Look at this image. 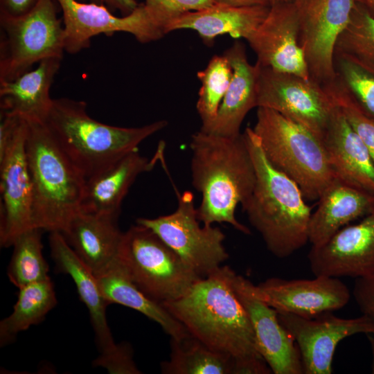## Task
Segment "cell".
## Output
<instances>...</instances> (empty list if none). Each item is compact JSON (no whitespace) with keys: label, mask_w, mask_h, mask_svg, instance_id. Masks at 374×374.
I'll use <instances>...</instances> for the list:
<instances>
[{"label":"cell","mask_w":374,"mask_h":374,"mask_svg":"<svg viewBox=\"0 0 374 374\" xmlns=\"http://www.w3.org/2000/svg\"><path fill=\"white\" fill-rule=\"evenodd\" d=\"M192 184L201 195L197 218L204 225L227 223L244 234L249 229L235 210L251 194L254 164L242 134L229 137L199 130L190 139Z\"/></svg>","instance_id":"cell-1"},{"label":"cell","mask_w":374,"mask_h":374,"mask_svg":"<svg viewBox=\"0 0 374 374\" xmlns=\"http://www.w3.org/2000/svg\"><path fill=\"white\" fill-rule=\"evenodd\" d=\"M234 272L229 266H221L200 278L182 296L161 305L209 348L234 358L263 359L233 287Z\"/></svg>","instance_id":"cell-2"},{"label":"cell","mask_w":374,"mask_h":374,"mask_svg":"<svg viewBox=\"0 0 374 374\" xmlns=\"http://www.w3.org/2000/svg\"><path fill=\"white\" fill-rule=\"evenodd\" d=\"M243 134L256 183L242 209L267 249L278 258H287L309 242L311 207L298 184L268 161L253 129L247 127Z\"/></svg>","instance_id":"cell-3"},{"label":"cell","mask_w":374,"mask_h":374,"mask_svg":"<svg viewBox=\"0 0 374 374\" xmlns=\"http://www.w3.org/2000/svg\"><path fill=\"white\" fill-rule=\"evenodd\" d=\"M27 121L26 153L33 228L62 233L81 211L86 179L43 121Z\"/></svg>","instance_id":"cell-4"},{"label":"cell","mask_w":374,"mask_h":374,"mask_svg":"<svg viewBox=\"0 0 374 374\" xmlns=\"http://www.w3.org/2000/svg\"><path fill=\"white\" fill-rule=\"evenodd\" d=\"M57 142L85 179L165 128L166 120L134 127L113 126L90 117L83 101L66 98L53 100L45 120Z\"/></svg>","instance_id":"cell-5"},{"label":"cell","mask_w":374,"mask_h":374,"mask_svg":"<svg viewBox=\"0 0 374 374\" xmlns=\"http://www.w3.org/2000/svg\"><path fill=\"white\" fill-rule=\"evenodd\" d=\"M257 108L252 129L268 161L298 184L305 199H319L335 178L322 140L274 110Z\"/></svg>","instance_id":"cell-6"},{"label":"cell","mask_w":374,"mask_h":374,"mask_svg":"<svg viewBox=\"0 0 374 374\" xmlns=\"http://www.w3.org/2000/svg\"><path fill=\"white\" fill-rule=\"evenodd\" d=\"M117 257L138 287L161 304L182 296L203 278L151 229L138 224L123 233Z\"/></svg>","instance_id":"cell-7"},{"label":"cell","mask_w":374,"mask_h":374,"mask_svg":"<svg viewBox=\"0 0 374 374\" xmlns=\"http://www.w3.org/2000/svg\"><path fill=\"white\" fill-rule=\"evenodd\" d=\"M55 2L39 0L25 15L0 16V81L12 80L44 59H62L64 26Z\"/></svg>","instance_id":"cell-8"},{"label":"cell","mask_w":374,"mask_h":374,"mask_svg":"<svg viewBox=\"0 0 374 374\" xmlns=\"http://www.w3.org/2000/svg\"><path fill=\"white\" fill-rule=\"evenodd\" d=\"M176 210L154 218L140 217L136 224L151 229L199 276L211 274L228 259L225 235L217 226L200 225L193 194L179 193Z\"/></svg>","instance_id":"cell-9"},{"label":"cell","mask_w":374,"mask_h":374,"mask_svg":"<svg viewBox=\"0 0 374 374\" xmlns=\"http://www.w3.org/2000/svg\"><path fill=\"white\" fill-rule=\"evenodd\" d=\"M256 107L271 109L308 128L321 140L335 104L320 83L258 63Z\"/></svg>","instance_id":"cell-10"},{"label":"cell","mask_w":374,"mask_h":374,"mask_svg":"<svg viewBox=\"0 0 374 374\" xmlns=\"http://www.w3.org/2000/svg\"><path fill=\"white\" fill-rule=\"evenodd\" d=\"M63 15L64 51L75 54L87 48L91 38L117 32L132 35L141 43L158 40L166 34L144 4L130 14L117 17L106 6L77 0H55Z\"/></svg>","instance_id":"cell-11"},{"label":"cell","mask_w":374,"mask_h":374,"mask_svg":"<svg viewBox=\"0 0 374 374\" xmlns=\"http://www.w3.org/2000/svg\"><path fill=\"white\" fill-rule=\"evenodd\" d=\"M357 1H295L299 10V44L310 78L321 84L336 77V43L350 20Z\"/></svg>","instance_id":"cell-12"},{"label":"cell","mask_w":374,"mask_h":374,"mask_svg":"<svg viewBox=\"0 0 374 374\" xmlns=\"http://www.w3.org/2000/svg\"><path fill=\"white\" fill-rule=\"evenodd\" d=\"M27 121L21 118L12 137L0 150V244L12 246L15 240L33 228V191L28 171L26 139Z\"/></svg>","instance_id":"cell-13"},{"label":"cell","mask_w":374,"mask_h":374,"mask_svg":"<svg viewBox=\"0 0 374 374\" xmlns=\"http://www.w3.org/2000/svg\"><path fill=\"white\" fill-rule=\"evenodd\" d=\"M49 244L57 267L71 276L80 300L88 309L100 353L94 364L107 369L123 366L129 358L132 348L129 344H116L114 340L106 317L109 303L101 293L96 276L78 257L61 232H51Z\"/></svg>","instance_id":"cell-14"},{"label":"cell","mask_w":374,"mask_h":374,"mask_svg":"<svg viewBox=\"0 0 374 374\" xmlns=\"http://www.w3.org/2000/svg\"><path fill=\"white\" fill-rule=\"evenodd\" d=\"M278 316L297 346L305 374L332 373L334 353L341 340L359 333L374 332L373 323L364 315L342 319L327 312L308 319L278 312Z\"/></svg>","instance_id":"cell-15"},{"label":"cell","mask_w":374,"mask_h":374,"mask_svg":"<svg viewBox=\"0 0 374 374\" xmlns=\"http://www.w3.org/2000/svg\"><path fill=\"white\" fill-rule=\"evenodd\" d=\"M299 26L294 0L271 3L265 19L247 40L256 55V63L310 79L299 44Z\"/></svg>","instance_id":"cell-16"},{"label":"cell","mask_w":374,"mask_h":374,"mask_svg":"<svg viewBox=\"0 0 374 374\" xmlns=\"http://www.w3.org/2000/svg\"><path fill=\"white\" fill-rule=\"evenodd\" d=\"M233 285L251 322L259 353L274 374H302L297 346L277 311L258 296L249 280L233 273Z\"/></svg>","instance_id":"cell-17"},{"label":"cell","mask_w":374,"mask_h":374,"mask_svg":"<svg viewBox=\"0 0 374 374\" xmlns=\"http://www.w3.org/2000/svg\"><path fill=\"white\" fill-rule=\"evenodd\" d=\"M254 288L278 312L308 319L339 310L350 298L349 289L339 278L327 276H315L310 280L269 278Z\"/></svg>","instance_id":"cell-18"},{"label":"cell","mask_w":374,"mask_h":374,"mask_svg":"<svg viewBox=\"0 0 374 374\" xmlns=\"http://www.w3.org/2000/svg\"><path fill=\"white\" fill-rule=\"evenodd\" d=\"M314 276L359 278L374 275V211L344 226L308 255Z\"/></svg>","instance_id":"cell-19"},{"label":"cell","mask_w":374,"mask_h":374,"mask_svg":"<svg viewBox=\"0 0 374 374\" xmlns=\"http://www.w3.org/2000/svg\"><path fill=\"white\" fill-rule=\"evenodd\" d=\"M164 147V143L160 144L152 158L138 150L130 152L86 179L81 211L118 217L122 202L138 176L163 161Z\"/></svg>","instance_id":"cell-20"},{"label":"cell","mask_w":374,"mask_h":374,"mask_svg":"<svg viewBox=\"0 0 374 374\" xmlns=\"http://www.w3.org/2000/svg\"><path fill=\"white\" fill-rule=\"evenodd\" d=\"M322 141L335 177L374 194V162L362 140L335 105Z\"/></svg>","instance_id":"cell-21"},{"label":"cell","mask_w":374,"mask_h":374,"mask_svg":"<svg viewBox=\"0 0 374 374\" xmlns=\"http://www.w3.org/2000/svg\"><path fill=\"white\" fill-rule=\"evenodd\" d=\"M118 217L80 211L62 233L94 275L117 258L123 235L117 224Z\"/></svg>","instance_id":"cell-22"},{"label":"cell","mask_w":374,"mask_h":374,"mask_svg":"<svg viewBox=\"0 0 374 374\" xmlns=\"http://www.w3.org/2000/svg\"><path fill=\"white\" fill-rule=\"evenodd\" d=\"M318 200L309 223V242L313 247L321 245L350 222L374 211V194L336 177Z\"/></svg>","instance_id":"cell-23"},{"label":"cell","mask_w":374,"mask_h":374,"mask_svg":"<svg viewBox=\"0 0 374 374\" xmlns=\"http://www.w3.org/2000/svg\"><path fill=\"white\" fill-rule=\"evenodd\" d=\"M269 7L270 5L235 7L213 3L172 19L166 25L165 32L167 34L173 30L190 29L196 31L207 44L224 34L247 40L263 21Z\"/></svg>","instance_id":"cell-24"},{"label":"cell","mask_w":374,"mask_h":374,"mask_svg":"<svg viewBox=\"0 0 374 374\" xmlns=\"http://www.w3.org/2000/svg\"><path fill=\"white\" fill-rule=\"evenodd\" d=\"M223 54L231 64L233 75L217 116L206 132L233 137L241 134L245 116L256 107L258 65L249 62L240 42H235Z\"/></svg>","instance_id":"cell-25"},{"label":"cell","mask_w":374,"mask_h":374,"mask_svg":"<svg viewBox=\"0 0 374 374\" xmlns=\"http://www.w3.org/2000/svg\"><path fill=\"white\" fill-rule=\"evenodd\" d=\"M62 58L44 59L10 80L0 81L1 112L28 121L44 122L52 106L50 89Z\"/></svg>","instance_id":"cell-26"},{"label":"cell","mask_w":374,"mask_h":374,"mask_svg":"<svg viewBox=\"0 0 374 374\" xmlns=\"http://www.w3.org/2000/svg\"><path fill=\"white\" fill-rule=\"evenodd\" d=\"M98 286L109 304L116 303L132 308L157 323L171 339H178L189 332L159 303L143 293L134 283L117 258L95 275Z\"/></svg>","instance_id":"cell-27"},{"label":"cell","mask_w":374,"mask_h":374,"mask_svg":"<svg viewBox=\"0 0 374 374\" xmlns=\"http://www.w3.org/2000/svg\"><path fill=\"white\" fill-rule=\"evenodd\" d=\"M169 359L161 364L163 374H232L233 357L216 351L190 333L171 339Z\"/></svg>","instance_id":"cell-28"},{"label":"cell","mask_w":374,"mask_h":374,"mask_svg":"<svg viewBox=\"0 0 374 374\" xmlns=\"http://www.w3.org/2000/svg\"><path fill=\"white\" fill-rule=\"evenodd\" d=\"M12 313L0 322V345L14 341L17 335L40 323L56 305L53 283L50 278L19 289Z\"/></svg>","instance_id":"cell-29"},{"label":"cell","mask_w":374,"mask_h":374,"mask_svg":"<svg viewBox=\"0 0 374 374\" xmlns=\"http://www.w3.org/2000/svg\"><path fill=\"white\" fill-rule=\"evenodd\" d=\"M42 231L32 228L14 242L8 267L10 281L19 289L50 278L48 265L43 256Z\"/></svg>","instance_id":"cell-30"},{"label":"cell","mask_w":374,"mask_h":374,"mask_svg":"<svg viewBox=\"0 0 374 374\" xmlns=\"http://www.w3.org/2000/svg\"><path fill=\"white\" fill-rule=\"evenodd\" d=\"M232 75V67L224 54L213 55L207 66L197 72L201 87L196 109L202 123L200 130L206 132L213 124Z\"/></svg>","instance_id":"cell-31"},{"label":"cell","mask_w":374,"mask_h":374,"mask_svg":"<svg viewBox=\"0 0 374 374\" xmlns=\"http://www.w3.org/2000/svg\"><path fill=\"white\" fill-rule=\"evenodd\" d=\"M335 53L374 70V15L357 3L348 26L337 41Z\"/></svg>","instance_id":"cell-32"},{"label":"cell","mask_w":374,"mask_h":374,"mask_svg":"<svg viewBox=\"0 0 374 374\" xmlns=\"http://www.w3.org/2000/svg\"><path fill=\"white\" fill-rule=\"evenodd\" d=\"M336 78L362 109L374 118V70L341 54H335Z\"/></svg>","instance_id":"cell-33"},{"label":"cell","mask_w":374,"mask_h":374,"mask_svg":"<svg viewBox=\"0 0 374 374\" xmlns=\"http://www.w3.org/2000/svg\"><path fill=\"white\" fill-rule=\"evenodd\" d=\"M368 149L374 162V118L366 114L335 77L322 84Z\"/></svg>","instance_id":"cell-34"},{"label":"cell","mask_w":374,"mask_h":374,"mask_svg":"<svg viewBox=\"0 0 374 374\" xmlns=\"http://www.w3.org/2000/svg\"><path fill=\"white\" fill-rule=\"evenodd\" d=\"M152 19L163 28L172 19L190 11L213 4V0H145L143 3Z\"/></svg>","instance_id":"cell-35"},{"label":"cell","mask_w":374,"mask_h":374,"mask_svg":"<svg viewBox=\"0 0 374 374\" xmlns=\"http://www.w3.org/2000/svg\"><path fill=\"white\" fill-rule=\"evenodd\" d=\"M353 295L362 315L368 317L374 326V275L356 278ZM368 335L373 354L371 371L374 373V332Z\"/></svg>","instance_id":"cell-36"},{"label":"cell","mask_w":374,"mask_h":374,"mask_svg":"<svg viewBox=\"0 0 374 374\" xmlns=\"http://www.w3.org/2000/svg\"><path fill=\"white\" fill-rule=\"evenodd\" d=\"M39 0H0V16L19 17L30 12Z\"/></svg>","instance_id":"cell-37"},{"label":"cell","mask_w":374,"mask_h":374,"mask_svg":"<svg viewBox=\"0 0 374 374\" xmlns=\"http://www.w3.org/2000/svg\"><path fill=\"white\" fill-rule=\"evenodd\" d=\"M82 2L103 5L112 10H118L124 15L133 12L139 4L136 0H81Z\"/></svg>","instance_id":"cell-38"},{"label":"cell","mask_w":374,"mask_h":374,"mask_svg":"<svg viewBox=\"0 0 374 374\" xmlns=\"http://www.w3.org/2000/svg\"><path fill=\"white\" fill-rule=\"evenodd\" d=\"M213 3L235 7L251 6L257 5H270L269 0H213Z\"/></svg>","instance_id":"cell-39"},{"label":"cell","mask_w":374,"mask_h":374,"mask_svg":"<svg viewBox=\"0 0 374 374\" xmlns=\"http://www.w3.org/2000/svg\"><path fill=\"white\" fill-rule=\"evenodd\" d=\"M270 1V3H273V2H277V1H291V0H269Z\"/></svg>","instance_id":"cell-40"},{"label":"cell","mask_w":374,"mask_h":374,"mask_svg":"<svg viewBox=\"0 0 374 374\" xmlns=\"http://www.w3.org/2000/svg\"><path fill=\"white\" fill-rule=\"evenodd\" d=\"M369 3L374 5V0H367Z\"/></svg>","instance_id":"cell-41"},{"label":"cell","mask_w":374,"mask_h":374,"mask_svg":"<svg viewBox=\"0 0 374 374\" xmlns=\"http://www.w3.org/2000/svg\"><path fill=\"white\" fill-rule=\"evenodd\" d=\"M294 1H299V0H294Z\"/></svg>","instance_id":"cell-42"}]
</instances>
